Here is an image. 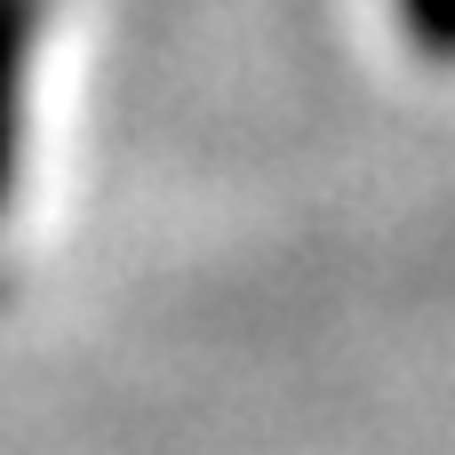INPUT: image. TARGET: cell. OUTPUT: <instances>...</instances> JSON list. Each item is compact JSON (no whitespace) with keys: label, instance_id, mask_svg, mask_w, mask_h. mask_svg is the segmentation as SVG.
Returning <instances> with one entry per match:
<instances>
[{"label":"cell","instance_id":"1","mask_svg":"<svg viewBox=\"0 0 455 455\" xmlns=\"http://www.w3.org/2000/svg\"><path fill=\"white\" fill-rule=\"evenodd\" d=\"M24 0H0V200H8V176H16V88H24Z\"/></svg>","mask_w":455,"mask_h":455},{"label":"cell","instance_id":"2","mask_svg":"<svg viewBox=\"0 0 455 455\" xmlns=\"http://www.w3.org/2000/svg\"><path fill=\"white\" fill-rule=\"evenodd\" d=\"M400 24H408L432 56H455V0H400Z\"/></svg>","mask_w":455,"mask_h":455}]
</instances>
